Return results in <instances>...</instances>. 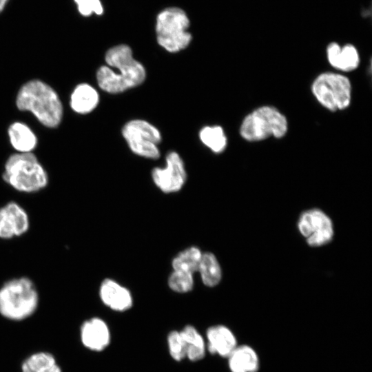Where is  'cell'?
<instances>
[{
	"instance_id": "1",
	"label": "cell",
	"mask_w": 372,
	"mask_h": 372,
	"mask_svg": "<svg viewBox=\"0 0 372 372\" xmlns=\"http://www.w3.org/2000/svg\"><path fill=\"white\" fill-rule=\"evenodd\" d=\"M107 65L101 66L96 72L99 87L109 94H119L142 84L146 71L141 63L132 55L127 45L109 49L105 56Z\"/></svg>"
},
{
	"instance_id": "2",
	"label": "cell",
	"mask_w": 372,
	"mask_h": 372,
	"mask_svg": "<svg viewBox=\"0 0 372 372\" xmlns=\"http://www.w3.org/2000/svg\"><path fill=\"white\" fill-rule=\"evenodd\" d=\"M16 105L21 111H30L45 127H57L63 117V105L55 90L47 83L32 80L18 92Z\"/></svg>"
},
{
	"instance_id": "3",
	"label": "cell",
	"mask_w": 372,
	"mask_h": 372,
	"mask_svg": "<svg viewBox=\"0 0 372 372\" xmlns=\"http://www.w3.org/2000/svg\"><path fill=\"white\" fill-rule=\"evenodd\" d=\"M39 293L34 282L27 277L8 280L0 287V315L11 321H22L37 309Z\"/></svg>"
},
{
	"instance_id": "4",
	"label": "cell",
	"mask_w": 372,
	"mask_h": 372,
	"mask_svg": "<svg viewBox=\"0 0 372 372\" xmlns=\"http://www.w3.org/2000/svg\"><path fill=\"white\" fill-rule=\"evenodd\" d=\"M3 179L13 189L23 193L39 192L48 183L45 169L32 152L11 155L6 162Z\"/></svg>"
},
{
	"instance_id": "5",
	"label": "cell",
	"mask_w": 372,
	"mask_h": 372,
	"mask_svg": "<svg viewBox=\"0 0 372 372\" xmlns=\"http://www.w3.org/2000/svg\"><path fill=\"white\" fill-rule=\"evenodd\" d=\"M287 129V118L278 110L271 106H262L243 119L240 134L246 141H259L270 136L282 138Z\"/></svg>"
},
{
	"instance_id": "6",
	"label": "cell",
	"mask_w": 372,
	"mask_h": 372,
	"mask_svg": "<svg viewBox=\"0 0 372 372\" xmlns=\"http://www.w3.org/2000/svg\"><path fill=\"white\" fill-rule=\"evenodd\" d=\"M189 21L185 12L178 8H169L157 17L156 35L158 44L169 52L186 48L192 40L187 32Z\"/></svg>"
},
{
	"instance_id": "7",
	"label": "cell",
	"mask_w": 372,
	"mask_h": 372,
	"mask_svg": "<svg viewBox=\"0 0 372 372\" xmlns=\"http://www.w3.org/2000/svg\"><path fill=\"white\" fill-rule=\"evenodd\" d=\"M311 90L318 101L332 112L344 110L351 103V82L347 76L340 74H320L313 82Z\"/></svg>"
},
{
	"instance_id": "8",
	"label": "cell",
	"mask_w": 372,
	"mask_h": 372,
	"mask_svg": "<svg viewBox=\"0 0 372 372\" xmlns=\"http://www.w3.org/2000/svg\"><path fill=\"white\" fill-rule=\"evenodd\" d=\"M122 135L130 150L137 156L157 159L160 157L158 144L161 141L160 131L143 119H133L126 123Z\"/></svg>"
},
{
	"instance_id": "9",
	"label": "cell",
	"mask_w": 372,
	"mask_h": 372,
	"mask_svg": "<svg viewBox=\"0 0 372 372\" xmlns=\"http://www.w3.org/2000/svg\"><path fill=\"white\" fill-rule=\"evenodd\" d=\"M298 227L311 247L329 243L333 238V224L328 216L318 209L303 212L298 220Z\"/></svg>"
},
{
	"instance_id": "10",
	"label": "cell",
	"mask_w": 372,
	"mask_h": 372,
	"mask_svg": "<svg viewBox=\"0 0 372 372\" xmlns=\"http://www.w3.org/2000/svg\"><path fill=\"white\" fill-rule=\"evenodd\" d=\"M163 168L155 167L152 176L155 185L165 193L179 191L186 180L184 163L180 155L174 152L168 153Z\"/></svg>"
},
{
	"instance_id": "11",
	"label": "cell",
	"mask_w": 372,
	"mask_h": 372,
	"mask_svg": "<svg viewBox=\"0 0 372 372\" xmlns=\"http://www.w3.org/2000/svg\"><path fill=\"white\" fill-rule=\"evenodd\" d=\"M29 217L17 203L10 201L0 208V238L10 239L20 236L28 230Z\"/></svg>"
},
{
	"instance_id": "12",
	"label": "cell",
	"mask_w": 372,
	"mask_h": 372,
	"mask_svg": "<svg viewBox=\"0 0 372 372\" xmlns=\"http://www.w3.org/2000/svg\"><path fill=\"white\" fill-rule=\"evenodd\" d=\"M82 344L93 351H102L110 344L111 335L106 322L100 318L94 317L85 320L80 327Z\"/></svg>"
},
{
	"instance_id": "13",
	"label": "cell",
	"mask_w": 372,
	"mask_h": 372,
	"mask_svg": "<svg viewBox=\"0 0 372 372\" xmlns=\"http://www.w3.org/2000/svg\"><path fill=\"white\" fill-rule=\"evenodd\" d=\"M99 296L102 302L116 311H125L132 306L130 292L111 279L104 280L99 288Z\"/></svg>"
},
{
	"instance_id": "14",
	"label": "cell",
	"mask_w": 372,
	"mask_h": 372,
	"mask_svg": "<svg viewBox=\"0 0 372 372\" xmlns=\"http://www.w3.org/2000/svg\"><path fill=\"white\" fill-rule=\"evenodd\" d=\"M206 347L211 354L227 358L238 346L234 333L224 325H214L207 330Z\"/></svg>"
},
{
	"instance_id": "15",
	"label": "cell",
	"mask_w": 372,
	"mask_h": 372,
	"mask_svg": "<svg viewBox=\"0 0 372 372\" xmlns=\"http://www.w3.org/2000/svg\"><path fill=\"white\" fill-rule=\"evenodd\" d=\"M327 59L332 67L337 70L349 72L356 69L360 58L356 48L350 44L341 48L336 43H331L327 47Z\"/></svg>"
},
{
	"instance_id": "16",
	"label": "cell",
	"mask_w": 372,
	"mask_h": 372,
	"mask_svg": "<svg viewBox=\"0 0 372 372\" xmlns=\"http://www.w3.org/2000/svg\"><path fill=\"white\" fill-rule=\"evenodd\" d=\"M227 358L231 372H256L259 367L258 356L248 345L237 346Z\"/></svg>"
},
{
	"instance_id": "17",
	"label": "cell",
	"mask_w": 372,
	"mask_h": 372,
	"mask_svg": "<svg viewBox=\"0 0 372 372\" xmlns=\"http://www.w3.org/2000/svg\"><path fill=\"white\" fill-rule=\"evenodd\" d=\"M99 102V95L94 87L87 83H81L73 90L70 106L75 112L85 114L93 111Z\"/></svg>"
},
{
	"instance_id": "18",
	"label": "cell",
	"mask_w": 372,
	"mask_h": 372,
	"mask_svg": "<svg viewBox=\"0 0 372 372\" xmlns=\"http://www.w3.org/2000/svg\"><path fill=\"white\" fill-rule=\"evenodd\" d=\"M21 372H63L55 356L45 351L34 352L24 359Z\"/></svg>"
},
{
	"instance_id": "19",
	"label": "cell",
	"mask_w": 372,
	"mask_h": 372,
	"mask_svg": "<svg viewBox=\"0 0 372 372\" xmlns=\"http://www.w3.org/2000/svg\"><path fill=\"white\" fill-rule=\"evenodd\" d=\"M8 136L12 146L19 152H31L37 146L36 135L25 123L14 122L11 124Z\"/></svg>"
},
{
	"instance_id": "20",
	"label": "cell",
	"mask_w": 372,
	"mask_h": 372,
	"mask_svg": "<svg viewBox=\"0 0 372 372\" xmlns=\"http://www.w3.org/2000/svg\"><path fill=\"white\" fill-rule=\"evenodd\" d=\"M180 332L185 342L186 358L192 362L202 360L205 355L207 347L200 333L192 325L185 326Z\"/></svg>"
},
{
	"instance_id": "21",
	"label": "cell",
	"mask_w": 372,
	"mask_h": 372,
	"mask_svg": "<svg viewBox=\"0 0 372 372\" xmlns=\"http://www.w3.org/2000/svg\"><path fill=\"white\" fill-rule=\"evenodd\" d=\"M200 272L203 283L207 287H214L221 279V269L215 256L211 253H205L199 264Z\"/></svg>"
},
{
	"instance_id": "22",
	"label": "cell",
	"mask_w": 372,
	"mask_h": 372,
	"mask_svg": "<svg viewBox=\"0 0 372 372\" xmlns=\"http://www.w3.org/2000/svg\"><path fill=\"white\" fill-rule=\"evenodd\" d=\"M198 136L203 144L214 153L223 152L227 146V137L220 126H205L200 130Z\"/></svg>"
},
{
	"instance_id": "23",
	"label": "cell",
	"mask_w": 372,
	"mask_h": 372,
	"mask_svg": "<svg viewBox=\"0 0 372 372\" xmlns=\"http://www.w3.org/2000/svg\"><path fill=\"white\" fill-rule=\"evenodd\" d=\"M203 254L195 247H189L180 252L172 262L174 271L193 274L198 271Z\"/></svg>"
},
{
	"instance_id": "24",
	"label": "cell",
	"mask_w": 372,
	"mask_h": 372,
	"mask_svg": "<svg viewBox=\"0 0 372 372\" xmlns=\"http://www.w3.org/2000/svg\"><path fill=\"white\" fill-rule=\"evenodd\" d=\"M169 287L178 293H186L191 291L194 285L193 274L174 271L168 280Z\"/></svg>"
},
{
	"instance_id": "25",
	"label": "cell",
	"mask_w": 372,
	"mask_h": 372,
	"mask_svg": "<svg viewBox=\"0 0 372 372\" xmlns=\"http://www.w3.org/2000/svg\"><path fill=\"white\" fill-rule=\"evenodd\" d=\"M169 353L173 360L180 362L186 358V351L183 338L180 331H172L167 336Z\"/></svg>"
},
{
	"instance_id": "26",
	"label": "cell",
	"mask_w": 372,
	"mask_h": 372,
	"mask_svg": "<svg viewBox=\"0 0 372 372\" xmlns=\"http://www.w3.org/2000/svg\"><path fill=\"white\" fill-rule=\"evenodd\" d=\"M79 12L83 16H89L92 12L96 14L103 13V7L99 0H74Z\"/></svg>"
},
{
	"instance_id": "27",
	"label": "cell",
	"mask_w": 372,
	"mask_h": 372,
	"mask_svg": "<svg viewBox=\"0 0 372 372\" xmlns=\"http://www.w3.org/2000/svg\"><path fill=\"white\" fill-rule=\"evenodd\" d=\"M7 0H0V12L2 11V10L4 8V6L6 3Z\"/></svg>"
}]
</instances>
